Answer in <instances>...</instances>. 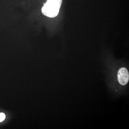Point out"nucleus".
<instances>
[{
  "label": "nucleus",
  "mask_w": 129,
  "mask_h": 129,
  "mask_svg": "<svg viewBox=\"0 0 129 129\" xmlns=\"http://www.w3.org/2000/svg\"><path fill=\"white\" fill-rule=\"evenodd\" d=\"M62 0H47L42 9V13L50 18L57 16L61 6Z\"/></svg>",
  "instance_id": "nucleus-1"
},
{
  "label": "nucleus",
  "mask_w": 129,
  "mask_h": 129,
  "mask_svg": "<svg viewBox=\"0 0 129 129\" xmlns=\"http://www.w3.org/2000/svg\"><path fill=\"white\" fill-rule=\"evenodd\" d=\"M117 78L118 82L123 85H126L129 79V74L127 69L122 68L119 70Z\"/></svg>",
  "instance_id": "nucleus-2"
},
{
  "label": "nucleus",
  "mask_w": 129,
  "mask_h": 129,
  "mask_svg": "<svg viewBox=\"0 0 129 129\" xmlns=\"http://www.w3.org/2000/svg\"><path fill=\"white\" fill-rule=\"evenodd\" d=\"M6 118V115L3 113H0V122H2L5 120Z\"/></svg>",
  "instance_id": "nucleus-3"
}]
</instances>
